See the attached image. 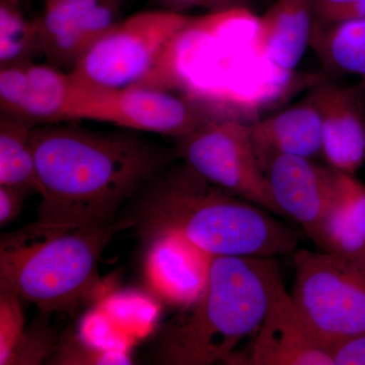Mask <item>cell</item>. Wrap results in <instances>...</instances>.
I'll list each match as a JSON object with an SVG mask.
<instances>
[{"instance_id": "1", "label": "cell", "mask_w": 365, "mask_h": 365, "mask_svg": "<svg viewBox=\"0 0 365 365\" xmlns=\"http://www.w3.org/2000/svg\"><path fill=\"white\" fill-rule=\"evenodd\" d=\"M140 132L38 125L31 145L42 201L32 232L109 225L119 208L169 167V155Z\"/></svg>"}, {"instance_id": "2", "label": "cell", "mask_w": 365, "mask_h": 365, "mask_svg": "<svg viewBox=\"0 0 365 365\" xmlns=\"http://www.w3.org/2000/svg\"><path fill=\"white\" fill-rule=\"evenodd\" d=\"M134 227L150 240L180 232L213 257L274 258L299 235L266 209L218 188L186 163L165 168L145 188Z\"/></svg>"}, {"instance_id": "3", "label": "cell", "mask_w": 365, "mask_h": 365, "mask_svg": "<svg viewBox=\"0 0 365 365\" xmlns=\"http://www.w3.org/2000/svg\"><path fill=\"white\" fill-rule=\"evenodd\" d=\"M268 258L215 257L205 289L160 332L155 356L167 365L234 364L267 309Z\"/></svg>"}, {"instance_id": "4", "label": "cell", "mask_w": 365, "mask_h": 365, "mask_svg": "<svg viewBox=\"0 0 365 365\" xmlns=\"http://www.w3.org/2000/svg\"><path fill=\"white\" fill-rule=\"evenodd\" d=\"M134 227L131 217L69 230L2 235L0 290L14 292L41 313L71 314L102 287L98 263L113 237Z\"/></svg>"}, {"instance_id": "5", "label": "cell", "mask_w": 365, "mask_h": 365, "mask_svg": "<svg viewBox=\"0 0 365 365\" xmlns=\"http://www.w3.org/2000/svg\"><path fill=\"white\" fill-rule=\"evenodd\" d=\"M200 23L165 9L139 11L118 21L68 72L78 86L91 90L170 88L176 81L178 46Z\"/></svg>"}, {"instance_id": "6", "label": "cell", "mask_w": 365, "mask_h": 365, "mask_svg": "<svg viewBox=\"0 0 365 365\" xmlns=\"http://www.w3.org/2000/svg\"><path fill=\"white\" fill-rule=\"evenodd\" d=\"M292 297L307 325L329 349L365 332V254L299 250Z\"/></svg>"}, {"instance_id": "7", "label": "cell", "mask_w": 365, "mask_h": 365, "mask_svg": "<svg viewBox=\"0 0 365 365\" xmlns=\"http://www.w3.org/2000/svg\"><path fill=\"white\" fill-rule=\"evenodd\" d=\"M176 151L182 163L206 181L285 217L259 163L249 123L235 118H213L176 138Z\"/></svg>"}, {"instance_id": "8", "label": "cell", "mask_w": 365, "mask_h": 365, "mask_svg": "<svg viewBox=\"0 0 365 365\" xmlns=\"http://www.w3.org/2000/svg\"><path fill=\"white\" fill-rule=\"evenodd\" d=\"M76 86L71 121L107 122L127 130L176 139L215 118L194 101L168 88L132 86L119 90H91L76 83Z\"/></svg>"}, {"instance_id": "9", "label": "cell", "mask_w": 365, "mask_h": 365, "mask_svg": "<svg viewBox=\"0 0 365 365\" xmlns=\"http://www.w3.org/2000/svg\"><path fill=\"white\" fill-rule=\"evenodd\" d=\"M268 302L265 316L237 364L334 365L329 347L317 337L295 306L281 277L277 261L266 266Z\"/></svg>"}, {"instance_id": "10", "label": "cell", "mask_w": 365, "mask_h": 365, "mask_svg": "<svg viewBox=\"0 0 365 365\" xmlns=\"http://www.w3.org/2000/svg\"><path fill=\"white\" fill-rule=\"evenodd\" d=\"M128 0H68L44 6L37 18L41 52L47 63L71 71L121 20Z\"/></svg>"}, {"instance_id": "11", "label": "cell", "mask_w": 365, "mask_h": 365, "mask_svg": "<svg viewBox=\"0 0 365 365\" xmlns=\"http://www.w3.org/2000/svg\"><path fill=\"white\" fill-rule=\"evenodd\" d=\"M76 83L68 71L34 62L0 68L1 114L33 124L71 122Z\"/></svg>"}, {"instance_id": "12", "label": "cell", "mask_w": 365, "mask_h": 365, "mask_svg": "<svg viewBox=\"0 0 365 365\" xmlns=\"http://www.w3.org/2000/svg\"><path fill=\"white\" fill-rule=\"evenodd\" d=\"M309 93L321 117L322 158L356 175L365 163V79L350 86L321 81Z\"/></svg>"}, {"instance_id": "13", "label": "cell", "mask_w": 365, "mask_h": 365, "mask_svg": "<svg viewBox=\"0 0 365 365\" xmlns=\"http://www.w3.org/2000/svg\"><path fill=\"white\" fill-rule=\"evenodd\" d=\"M265 174L283 215L299 223L314 242L332 201L338 170L312 158L277 155Z\"/></svg>"}, {"instance_id": "14", "label": "cell", "mask_w": 365, "mask_h": 365, "mask_svg": "<svg viewBox=\"0 0 365 365\" xmlns=\"http://www.w3.org/2000/svg\"><path fill=\"white\" fill-rule=\"evenodd\" d=\"M150 242L145 276L151 289L173 306L193 304L205 289L215 257L177 232H162Z\"/></svg>"}, {"instance_id": "15", "label": "cell", "mask_w": 365, "mask_h": 365, "mask_svg": "<svg viewBox=\"0 0 365 365\" xmlns=\"http://www.w3.org/2000/svg\"><path fill=\"white\" fill-rule=\"evenodd\" d=\"M313 0H276L255 21L252 48L257 56L280 71H294L311 47Z\"/></svg>"}, {"instance_id": "16", "label": "cell", "mask_w": 365, "mask_h": 365, "mask_svg": "<svg viewBox=\"0 0 365 365\" xmlns=\"http://www.w3.org/2000/svg\"><path fill=\"white\" fill-rule=\"evenodd\" d=\"M255 151L265 173L277 155L322 157V123L311 93L282 111L250 124Z\"/></svg>"}, {"instance_id": "17", "label": "cell", "mask_w": 365, "mask_h": 365, "mask_svg": "<svg viewBox=\"0 0 365 365\" xmlns=\"http://www.w3.org/2000/svg\"><path fill=\"white\" fill-rule=\"evenodd\" d=\"M314 242L328 253L365 254V185L355 175L338 170L332 201Z\"/></svg>"}, {"instance_id": "18", "label": "cell", "mask_w": 365, "mask_h": 365, "mask_svg": "<svg viewBox=\"0 0 365 365\" xmlns=\"http://www.w3.org/2000/svg\"><path fill=\"white\" fill-rule=\"evenodd\" d=\"M34 125L1 114L0 117V186L40 194L31 145Z\"/></svg>"}, {"instance_id": "19", "label": "cell", "mask_w": 365, "mask_h": 365, "mask_svg": "<svg viewBox=\"0 0 365 365\" xmlns=\"http://www.w3.org/2000/svg\"><path fill=\"white\" fill-rule=\"evenodd\" d=\"M311 47L329 71L365 79V18L314 26Z\"/></svg>"}, {"instance_id": "20", "label": "cell", "mask_w": 365, "mask_h": 365, "mask_svg": "<svg viewBox=\"0 0 365 365\" xmlns=\"http://www.w3.org/2000/svg\"><path fill=\"white\" fill-rule=\"evenodd\" d=\"M42 56L37 19L30 21L11 0L0 1V66L34 62Z\"/></svg>"}, {"instance_id": "21", "label": "cell", "mask_w": 365, "mask_h": 365, "mask_svg": "<svg viewBox=\"0 0 365 365\" xmlns=\"http://www.w3.org/2000/svg\"><path fill=\"white\" fill-rule=\"evenodd\" d=\"M50 364L122 365L131 364L125 349H101L88 344L78 333L68 332L58 341Z\"/></svg>"}, {"instance_id": "22", "label": "cell", "mask_w": 365, "mask_h": 365, "mask_svg": "<svg viewBox=\"0 0 365 365\" xmlns=\"http://www.w3.org/2000/svg\"><path fill=\"white\" fill-rule=\"evenodd\" d=\"M101 309L125 330L140 335L150 328L157 316V307L150 299L128 292L108 297Z\"/></svg>"}, {"instance_id": "23", "label": "cell", "mask_w": 365, "mask_h": 365, "mask_svg": "<svg viewBox=\"0 0 365 365\" xmlns=\"http://www.w3.org/2000/svg\"><path fill=\"white\" fill-rule=\"evenodd\" d=\"M36 319L19 343L9 365H36L49 361L58 344L54 330L49 326L46 314Z\"/></svg>"}, {"instance_id": "24", "label": "cell", "mask_w": 365, "mask_h": 365, "mask_svg": "<svg viewBox=\"0 0 365 365\" xmlns=\"http://www.w3.org/2000/svg\"><path fill=\"white\" fill-rule=\"evenodd\" d=\"M21 297L0 290V365H9L25 334V314Z\"/></svg>"}, {"instance_id": "25", "label": "cell", "mask_w": 365, "mask_h": 365, "mask_svg": "<svg viewBox=\"0 0 365 365\" xmlns=\"http://www.w3.org/2000/svg\"><path fill=\"white\" fill-rule=\"evenodd\" d=\"M314 26H330L365 18V0H313Z\"/></svg>"}, {"instance_id": "26", "label": "cell", "mask_w": 365, "mask_h": 365, "mask_svg": "<svg viewBox=\"0 0 365 365\" xmlns=\"http://www.w3.org/2000/svg\"><path fill=\"white\" fill-rule=\"evenodd\" d=\"M112 321L101 309L85 319L79 335L88 344L101 349H126L121 340H117L113 334Z\"/></svg>"}, {"instance_id": "27", "label": "cell", "mask_w": 365, "mask_h": 365, "mask_svg": "<svg viewBox=\"0 0 365 365\" xmlns=\"http://www.w3.org/2000/svg\"><path fill=\"white\" fill-rule=\"evenodd\" d=\"M165 11L184 14L189 9H200L210 14H220L237 9H248L255 0H153Z\"/></svg>"}, {"instance_id": "28", "label": "cell", "mask_w": 365, "mask_h": 365, "mask_svg": "<svg viewBox=\"0 0 365 365\" xmlns=\"http://www.w3.org/2000/svg\"><path fill=\"white\" fill-rule=\"evenodd\" d=\"M331 356L334 365H365V332L333 346Z\"/></svg>"}, {"instance_id": "29", "label": "cell", "mask_w": 365, "mask_h": 365, "mask_svg": "<svg viewBox=\"0 0 365 365\" xmlns=\"http://www.w3.org/2000/svg\"><path fill=\"white\" fill-rule=\"evenodd\" d=\"M28 195L23 190L0 186V227H6L19 215Z\"/></svg>"}, {"instance_id": "30", "label": "cell", "mask_w": 365, "mask_h": 365, "mask_svg": "<svg viewBox=\"0 0 365 365\" xmlns=\"http://www.w3.org/2000/svg\"><path fill=\"white\" fill-rule=\"evenodd\" d=\"M60 1H68V0H45L44 6H48V4H56V2Z\"/></svg>"}, {"instance_id": "31", "label": "cell", "mask_w": 365, "mask_h": 365, "mask_svg": "<svg viewBox=\"0 0 365 365\" xmlns=\"http://www.w3.org/2000/svg\"><path fill=\"white\" fill-rule=\"evenodd\" d=\"M11 1L14 2L16 4H20L21 6V0H11Z\"/></svg>"}]
</instances>
